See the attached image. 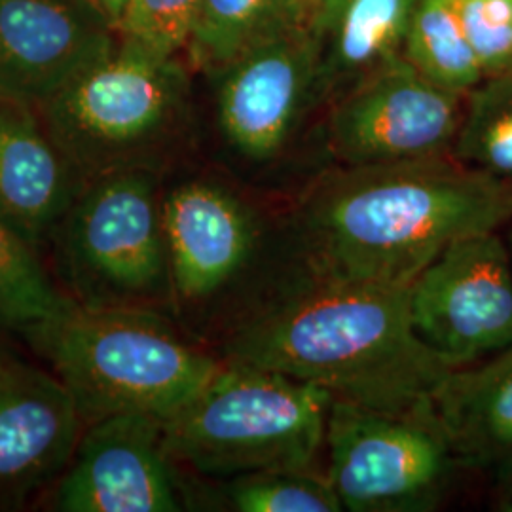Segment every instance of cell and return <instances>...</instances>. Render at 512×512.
I'll use <instances>...</instances> for the list:
<instances>
[{"label": "cell", "mask_w": 512, "mask_h": 512, "mask_svg": "<svg viewBox=\"0 0 512 512\" xmlns=\"http://www.w3.org/2000/svg\"><path fill=\"white\" fill-rule=\"evenodd\" d=\"M512 220V183L452 154L344 165L311 184L296 228L315 279L410 287L459 238Z\"/></svg>", "instance_id": "6da1fadb"}, {"label": "cell", "mask_w": 512, "mask_h": 512, "mask_svg": "<svg viewBox=\"0 0 512 512\" xmlns=\"http://www.w3.org/2000/svg\"><path fill=\"white\" fill-rule=\"evenodd\" d=\"M410 287L315 279L228 327L226 363L281 372L334 399L395 414H431L452 370L414 329Z\"/></svg>", "instance_id": "7a4b0ae2"}, {"label": "cell", "mask_w": 512, "mask_h": 512, "mask_svg": "<svg viewBox=\"0 0 512 512\" xmlns=\"http://www.w3.org/2000/svg\"><path fill=\"white\" fill-rule=\"evenodd\" d=\"M21 340L65 387L84 421L167 420L222 366L165 311L88 310L69 298Z\"/></svg>", "instance_id": "3957f363"}, {"label": "cell", "mask_w": 512, "mask_h": 512, "mask_svg": "<svg viewBox=\"0 0 512 512\" xmlns=\"http://www.w3.org/2000/svg\"><path fill=\"white\" fill-rule=\"evenodd\" d=\"M332 393L281 372L226 363L164 421L169 456L188 475L228 480L310 469L325 446Z\"/></svg>", "instance_id": "277c9868"}, {"label": "cell", "mask_w": 512, "mask_h": 512, "mask_svg": "<svg viewBox=\"0 0 512 512\" xmlns=\"http://www.w3.org/2000/svg\"><path fill=\"white\" fill-rule=\"evenodd\" d=\"M160 169L126 167L86 181L44 260L88 310H173Z\"/></svg>", "instance_id": "5b68a950"}, {"label": "cell", "mask_w": 512, "mask_h": 512, "mask_svg": "<svg viewBox=\"0 0 512 512\" xmlns=\"http://www.w3.org/2000/svg\"><path fill=\"white\" fill-rule=\"evenodd\" d=\"M186 92L175 57L122 40L38 112L57 147L90 181L126 167L160 169V152L183 122Z\"/></svg>", "instance_id": "8992f818"}, {"label": "cell", "mask_w": 512, "mask_h": 512, "mask_svg": "<svg viewBox=\"0 0 512 512\" xmlns=\"http://www.w3.org/2000/svg\"><path fill=\"white\" fill-rule=\"evenodd\" d=\"M327 478L342 509H439L458 459L435 412L395 414L332 399L325 433Z\"/></svg>", "instance_id": "52a82bcc"}, {"label": "cell", "mask_w": 512, "mask_h": 512, "mask_svg": "<svg viewBox=\"0 0 512 512\" xmlns=\"http://www.w3.org/2000/svg\"><path fill=\"white\" fill-rule=\"evenodd\" d=\"M412 325L450 366L512 346V266L497 232L452 241L410 285Z\"/></svg>", "instance_id": "ba28073f"}, {"label": "cell", "mask_w": 512, "mask_h": 512, "mask_svg": "<svg viewBox=\"0 0 512 512\" xmlns=\"http://www.w3.org/2000/svg\"><path fill=\"white\" fill-rule=\"evenodd\" d=\"M463 105L397 55L332 101L330 150L351 167L452 154Z\"/></svg>", "instance_id": "9c48e42d"}, {"label": "cell", "mask_w": 512, "mask_h": 512, "mask_svg": "<svg viewBox=\"0 0 512 512\" xmlns=\"http://www.w3.org/2000/svg\"><path fill=\"white\" fill-rule=\"evenodd\" d=\"M183 469L165 446L164 420L122 414L84 427L42 509L177 512L192 503Z\"/></svg>", "instance_id": "30bf717a"}, {"label": "cell", "mask_w": 512, "mask_h": 512, "mask_svg": "<svg viewBox=\"0 0 512 512\" xmlns=\"http://www.w3.org/2000/svg\"><path fill=\"white\" fill-rule=\"evenodd\" d=\"M220 74V133L228 147L255 164L281 156L306 110L319 101L308 27L256 42Z\"/></svg>", "instance_id": "8fae6325"}, {"label": "cell", "mask_w": 512, "mask_h": 512, "mask_svg": "<svg viewBox=\"0 0 512 512\" xmlns=\"http://www.w3.org/2000/svg\"><path fill=\"white\" fill-rule=\"evenodd\" d=\"M162 211L173 310H211L253 260L255 211L234 188L205 177L164 186Z\"/></svg>", "instance_id": "7c38bea8"}, {"label": "cell", "mask_w": 512, "mask_h": 512, "mask_svg": "<svg viewBox=\"0 0 512 512\" xmlns=\"http://www.w3.org/2000/svg\"><path fill=\"white\" fill-rule=\"evenodd\" d=\"M95 0H0V101L42 109L116 50Z\"/></svg>", "instance_id": "4fadbf2b"}, {"label": "cell", "mask_w": 512, "mask_h": 512, "mask_svg": "<svg viewBox=\"0 0 512 512\" xmlns=\"http://www.w3.org/2000/svg\"><path fill=\"white\" fill-rule=\"evenodd\" d=\"M84 431L73 399L44 365L0 346V512L42 505Z\"/></svg>", "instance_id": "5bb4252c"}, {"label": "cell", "mask_w": 512, "mask_h": 512, "mask_svg": "<svg viewBox=\"0 0 512 512\" xmlns=\"http://www.w3.org/2000/svg\"><path fill=\"white\" fill-rule=\"evenodd\" d=\"M84 184L37 109L0 101V219L44 256Z\"/></svg>", "instance_id": "9a60e30c"}, {"label": "cell", "mask_w": 512, "mask_h": 512, "mask_svg": "<svg viewBox=\"0 0 512 512\" xmlns=\"http://www.w3.org/2000/svg\"><path fill=\"white\" fill-rule=\"evenodd\" d=\"M433 410L461 467L512 484V346L452 368Z\"/></svg>", "instance_id": "2e32d148"}, {"label": "cell", "mask_w": 512, "mask_h": 512, "mask_svg": "<svg viewBox=\"0 0 512 512\" xmlns=\"http://www.w3.org/2000/svg\"><path fill=\"white\" fill-rule=\"evenodd\" d=\"M421 0H325L308 23L317 97L334 101L366 74L403 54Z\"/></svg>", "instance_id": "e0dca14e"}, {"label": "cell", "mask_w": 512, "mask_h": 512, "mask_svg": "<svg viewBox=\"0 0 512 512\" xmlns=\"http://www.w3.org/2000/svg\"><path fill=\"white\" fill-rule=\"evenodd\" d=\"M308 27L298 0H200L190 40L192 61L222 71L264 38Z\"/></svg>", "instance_id": "ac0fdd59"}, {"label": "cell", "mask_w": 512, "mask_h": 512, "mask_svg": "<svg viewBox=\"0 0 512 512\" xmlns=\"http://www.w3.org/2000/svg\"><path fill=\"white\" fill-rule=\"evenodd\" d=\"M403 55L421 76L446 92L467 95L486 76L454 0H421L406 33Z\"/></svg>", "instance_id": "d6986e66"}, {"label": "cell", "mask_w": 512, "mask_h": 512, "mask_svg": "<svg viewBox=\"0 0 512 512\" xmlns=\"http://www.w3.org/2000/svg\"><path fill=\"white\" fill-rule=\"evenodd\" d=\"M452 156L467 167L512 183V67L465 95Z\"/></svg>", "instance_id": "ffe728a7"}, {"label": "cell", "mask_w": 512, "mask_h": 512, "mask_svg": "<svg viewBox=\"0 0 512 512\" xmlns=\"http://www.w3.org/2000/svg\"><path fill=\"white\" fill-rule=\"evenodd\" d=\"M65 300L44 256L0 219V338H21Z\"/></svg>", "instance_id": "44dd1931"}, {"label": "cell", "mask_w": 512, "mask_h": 512, "mask_svg": "<svg viewBox=\"0 0 512 512\" xmlns=\"http://www.w3.org/2000/svg\"><path fill=\"white\" fill-rule=\"evenodd\" d=\"M220 497L239 512H340L327 476L310 469H268L219 480Z\"/></svg>", "instance_id": "7402d4cb"}, {"label": "cell", "mask_w": 512, "mask_h": 512, "mask_svg": "<svg viewBox=\"0 0 512 512\" xmlns=\"http://www.w3.org/2000/svg\"><path fill=\"white\" fill-rule=\"evenodd\" d=\"M200 0H128L116 23L120 40L175 57L190 46Z\"/></svg>", "instance_id": "603a6c76"}, {"label": "cell", "mask_w": 512, "mask_h": 512, "mask_svg": "<svg viewBox=\"0 0 512 512\" xmlns=\"http://www.w3.org/2000/svg\"><path fill=\"white\" fill-rule=\"evenodd\" d=\"M486 76L512 67V0H454Z\"/></svg>", "instance_id": "cb8c5ba5"}, {"label": "cell", "mask_w": 512, "mask_h": 512, "mask_svg": "<svg viewBox=\"0 0 512 512\" xmlns=\"http://www.w3.org/2000/svg\"><path fill=\"white\" fill-rule=\"evenodd\" d=\"M95 2H97L99 8L107 14V18L112 21V25H114V29H116V23H118V19L122 16V12H124L128 0H95Z\"/></svg>", "instance_id": "d4e9b609"}, {"label": "cell", "mask_w": 512, "mask_h": 512, "mask_svg": "<svg viewBox=\"0 0 512 512\" xmlns=\"http://www.w3.org/2000/svg\"><path fill=\"white\" fill-rule=\"evenodd\" d=\"M298 2H300V6H302L304 14L308 16V23H310L311 16L317 12V8H319L325 0H298Z\"/></svg>", "instance_id": "484cf974"}, {"label": "cell", "mask_w": 512, "mask_h": 512, "mask_svg": "<svg viewBox=\"0 0 512 512\" xmlns=\"http://www.w3.org/2000/svg\"><path fill=\"white\" fill-rule=\"evenodd\" d=\"M501 511L512 512V492H509V495L501 501V507H499Z\"/></svg>", "instance_id": "4316f807"}, {"label": "cell", "mask_w": 512, "mask_h": 512, "mask_svg": "<svg viewBox=\"0 0 512 512\" xmlns=\"http://www.w3.org/2000/svg\"><path fill=\"white\" fill-rule=\"evenodd\" d=\"M511 228H509V239H507V249H509V255H511V266H512V220L509 222Z\"/></svg>", "instance_id": "83f0119b"}, {"label": "cell", "mask_w": 512, "mask_h": 512, "mask_svg": "<svg viewBox=\"0 0 512 512\" xmlns=\"http://www.w3.org/2000/svg\"><path fill=\"white\" fill-rule=\"evenodd\" d=\"M2 344H6V342H4V338H0V346H2Z\"/></svg>", "instance_id": "f1b7e54d"}]
</instances>
